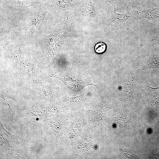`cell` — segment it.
Returning a JSON list of instances; mask_svg holds the SVG:
<instances>
[{"instance_id":"7a4b0ae2","label":"cell","mask_w":159,"mask_h":159,"mask_svg":"<svg viewBox=\"0 0 159 159\" xmlns=\"http://www.w3.org/2000/svg\"><path fill=\"white\" fill-rule=\"evenodd\" d=\"M15 3L18 6L21 8L25 9L32 6V3L29 1H20L19 0H14Z\"/></svg>"},{"instance_id":"3957f363","label":"cell","mask_w":159,"mask_h":159,"mask_svg":"<svg viewBox=\"0 0 159 159\" xmlns=\"http://www.w3.org/2000/svg\"><path fill=\"white\" fill-rule=\"evenodd\" d=\"M106 48L105 44L102 43L97 44L95 46V49L96 52L100 53L104 52Z\"/></svg>"},{"instance_id":"6da1fadb","label":"cell","mask_w":159,"mask_h":159,"mask_svg":"<svg viewBox=\"0 0 159 159\" xmlns=\"http://www.w3.org/2000/svg\"><path fill=\"white\" fill-rule=\"evenodd\" d=\"M129 17L130 16L124 13H117L115 10L113 18L115 21L120 23L126 21Z\"/></svg>"},{"instance_id":"277c9868","label":"cell","mask_w":159,"mask_h":159,"mask_svg":"<svg viewBox=\"0 0 159 159\" xmlns=\"http://www.w3.org/2000/svg\"><path fill=\"white\" fill-rule=\"evenodd\" d=\"M43 18V15L42 14H39L36 17L34 18L32 21V25L34 24L35 26L39 24L42 20Z\"/></svg>"}]
</instances>
